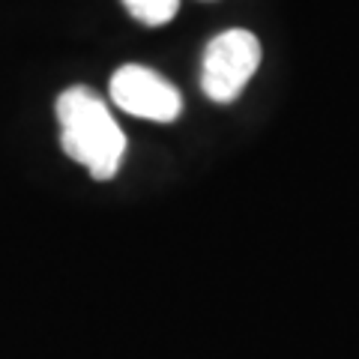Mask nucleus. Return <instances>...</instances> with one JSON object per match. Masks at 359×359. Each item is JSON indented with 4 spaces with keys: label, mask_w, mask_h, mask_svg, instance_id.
I'll return each mask as SVG.
<instances>
[{
    "label": "nucleus",
    "mask_w": 359,
    "mask_h": 359,
    "mask_svg": "<svg viewBox=\"0 0 359 359\" xmlns=\"http://www.w3.org/2000/svg\"><path fill=\"white\" fill-rule=\"evenodd\" d=\"M60 144L72 162L84 165L96 180H111L126 153V135L108 105L90 87H69L57 99Z\"/></svg>",
    "instance_id": "nucleus-1"
},
{
    "label": "nucleus",
    "mask_w": 359,
    "mask_h": 359,
    "mask_svg": "<svg viewBox=\"0 0 359 359\" xmlns=\"http://www.w3.org/2000/svg\"><path fill=\"white\" fill-rule=\"evenodd\" d=\"M261 66V42L252 30H224L204 51L201 84L212 102H233Z\"/></svg>",
    "instance_id": "nucleus-2"
},
{
    "label": "nucleus",
    "mask_w": 359,
    "mask_h": 359,
    "mask_svg": "<svg viewBox=\"0 0 359 359\" xmlns=\"http://www.w3.org/2000/svg\"><path fill=\"white\" fill-rule=\"evenodd\" d=\"M111 99L126 114L153 123H171L183 111V99H180L171 81H165L159 72L147 69V66H135V63L120 66L114 72V78H111Z\"/></svg>",
    "instance_id": "nucleus-3"
},
{
    "label": "nucleus",
    "mask_w": 359,
    "mask_h": 359,
    "mask_svg": "<svg viewBox=\"0 0 359 359\" xmlns=\"http://www.w3.org/2000/svg\"><path fill=\"white\" fill-rule=\"evenodd\" d=\"M123 6H126L141 25L159 27V25H168V21L177 15L180 0H123Z\"/></svg>",
    "instance_id": "nucleus-4"
}]
</instances>
